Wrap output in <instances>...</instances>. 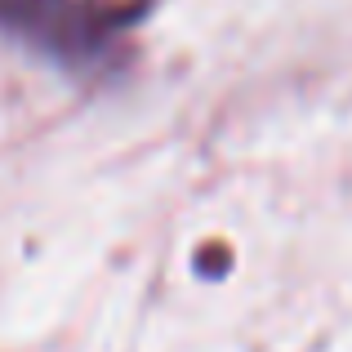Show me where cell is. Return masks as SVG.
Returning a JSON list of instances; mask_svg holds the SVG:
<instances>
[{"mask_svg": "<svg viewBox=\"0 0 352 352\" xmlns=\"http://www.w3.org/2000/svg\"><path fill=\"white\" fill-rule=\"evenodd\" d=\"M143 14V5H112V0H0V32L18 45L85 72L107 63L120 32Z\"/></svg>", "mask_w": 352, "mask_h": 352, "instance_id": "cell-1", "label": "cell"}]
</instances>
